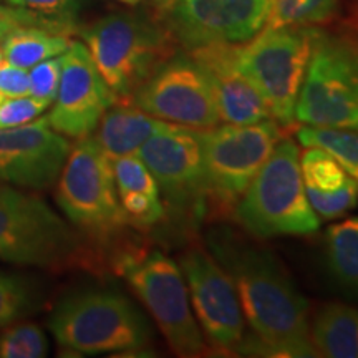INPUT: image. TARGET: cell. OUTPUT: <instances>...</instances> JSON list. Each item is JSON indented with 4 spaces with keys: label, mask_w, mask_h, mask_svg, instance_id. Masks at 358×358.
Segmentation results:
<instances>
[{
    "label": "cell",
    "mask_w": 358,
    "mask_h": 358,
    "mask_svg": "<svg viewBox=\"0 0 358 358\" xmlns=\"http://www.w3.org/2000/svg\"><path fill=\"white\" fill-rule=\"evenodd\" d=\"M206 243L231 277L252 329L244 334L236 355L319 357L310 340L308 303L279 259L224 226L213 227Z\"/></svg>",
    "instance_id": "cell-1"
},
{
    "label": "cell",
    "mask_w": 358,
    "mask_h": 358,
    "mask_svg": "<svg viewBox=\"0 0 358 358\" xmlns=\"http://www.w3.org/2000/svg\"><path fill=\"white\" fill-rule=\"evenodd\" d=\"M90 245L42 198L0 187V261L55 271L90 267L96 261Z\"/></svg>",
    "instance_id": "cell-2"
},
{
    "label": "cell",
    "mask_w": 358,
    "mask_h": 358,
    "mask_svg": "<svg viewBox=\"0 0 358 358\" xmlns=\"http://www.w3.org/2000/svg\"><path fill=\"white\" fill-rule=\"evenodd\" d=\"M50 330L64 350L78 355L138 352L153 342V329L123 294L90 289L65 297L53 310Z\"/></svg>",
    "instance_id": "cell-3"
},
{
    "label": "cell",
    "mask_w": 358,
    "mask_h": 358,
    "mask_svg": "<svg viewBox=\"0 0 358 358\" xmlns=\"http://www.w3.org/2000/svg\"><path fill=\"white\" fill-rule=\"evenodd\" d=\"M236 221L250 236L272 239L308 236L319 231L320 219L306 194L301 151L292 140H282L259 169L243 198L234 206Z\"/></svg>",
    "instance_id": "cell-4"
},
{
    "label": "cell",
    "mask_w": 358,
    "mask_h": 358,
    "mask_svg": "<svg viewBox=\"0 0 358 358\" xmlns=\"http://www.w3.org/2000/svg\"><path fill=\"white\" fill-rule=\"evenodd\" d=\"M80 34L116 96H133L173 57L169 32L140 13H110Z\"/></svg>",
    "instance_id": "cell-5"
},
{
    "label": "cell",
    "mask_w": 358,
    "mask_h": 358,
    "mask_svg": "<svg viewBox=\"0 0 358 358\" xmlns=\"http://www.w3.org/2000/svg\"><path fill=\"white\" fill-rule=\"evenodd\" d=\"M317 30L315 27L264 29L234 48L237 69L257 88L280 127L295 122V105Z\"/></svg>",
    "instance_id": "cell-6"
},
{
    "label": "cell",
    "mask_w": 358,
    "mask_h": 358,
    "mask_svg": "<svg viewBox=\"0 0 358 358\" xmlns=\"http://www.w3.org/2000/svg\"><path fill=\"white\" fill-rule=\"evenodd\" d=\"M57 182L58 208L92 243L108 244L129 226L111 161L93 138H82L71 148Z\"/></svg>",
    "instance_id": "cell-7"
},
{
    "label": "cell",
    "mask_w": 358,
    "mask_h": 358,
    "mask_svg": "<svg viewBox=\"0 0 358 358\" xmlns=\"http://www.w3.org/2000/svg\"><path fill=\"white\" fill-rule=\"evenodd\" d=\"M295 122L302 127L358 129V47L317 30Z\"/></svg>",
    "instance_id": "cell-8"
},
{
    "label": "cell",
    "mask_w": 358,
    "mask_h": 358,
    "mask_svg": "<svg viewBox=\"0 0 358 358\" xmlns=\"http://www.w3.org/2000/svg\"><path fill=\"white\" fill-rule=\"evenodd\" d=\"M116 267L145 303L168 345L179 357L204 355V335L192 313L181 267L159 250L124 252Z\"/></svg>",
    "instance_id": "cell-9"
},
{
    "label": "cell",
    "mask_w": 358,
    "mask_h": 358,
    "mask_svg": "<svg viewBox=\"0 0 358 358\" xmlns=\"http://www.w3.org/2000/svg\"><path fill=\"white\" fill-rule=\"evenodd\" d=\"M136 155L158 182L164 209L173 222L186 231L199 227L211 199L198 129L169 123Z\"/></svg>",
    "instance_id": "cell-10"
},
{
    "label": "cell",
    "mask_w": 358,
    "mask_h": 358,
    "mask_svg": "<svg viewBox=\"0 0 358 358\" xmlns=\"http://www.w3.org/2000/svg\"><path fill=\"white\" fill-rule=\"evenodd\" d=\"M211 204L234 208L259 169L282 140L280 124L268 118L252 124H226L201 131Z\"/></svg>",
    "instance_id": "cell-11"
},
{
    "label": "cell",
    "mask_w": 358,
    "mask_h": 358,
    "mask_svg": "<svg viewBox=\"0 0 358 358\" xmlns=\"http://www.w3.org/2000/svg\"><path fill=\"white\" fill-rule=\"evenodd\" d=\"M131 98L148 115L178 127L209 129L221 123L211 83L191 55H173Z\"/></svg>",
    "instance_id": "cell-12"
},
{
    "label": "cell",
    "mask_w": 358,
    "mask_h": 358,
    "mask_svg": "<svg viewBox=\"0 0 358 358\" xmlns=\"http://www.w3.org/2000/svg\"><path fill=\"white\" fill-rule=\"evenodd\" d=\"M179 267L204 338L214 350L236 353L245 334V319L231 277L209 250L199 248L182 252Z\"/></svg>",
    "instance_id": "cell-13"
},
{
    "label": "cell",
    "mask_w": 358,
    "mask_h": 358,
    "mask_svg": "<svg viewBox=\"0 0 358 358\" xmlns=\"http://www.w3.org/2000/svg\"><path fill=\"white\" fill-rule=\"evenodd\" d=\"M268 10L271 0H173L163 15L169 34L194 50L249 42L264 30Z\"/></svg>",
    "instance_id": "cell-14"
},
{
    "label": "cell",
    "mask_w": 358,
    "mask_h": 358,
    "mask_svg": "<svg viewBox=\"0 0 358 358\" xmlns=\"http://www.w3.org/2000/svg\"><path fill=\"white\" fill-rule=\"evenodd\" d=\"M116 96L103 80L87 45L71 40L62 53V75L48 124L66 138L82 140L95 133Z\"/></svg>",
    "instance_id": "cell-15"
},
{
    "label": "cell",
    "mask_w": 358,
    "mask_h": 358,
    "mask_svg": "<svg viewBox=\"0 0 358 358\" xmlns=\"http://www.w3.org/2000/svg\"><path fill=\"white\" fill-rule=\"evenodd\" d=\"M70 151V141L48 124L47 116L0 128V179L25 189H48L60 178Z\"/></svg>",
    "instance_id": "cell-16"
},
{
    "label": "cell",
    "mask_w": 358,
    "mask_h": 358,
    "mask_svg": "<svg viewBox=\"0 0 358 358\" xmlns=\"http://www.w3.org/2000/svg\"><path fill=\"white\" fill-rule=\"evenodd\" d=\"M234 48L236 45H208L189 50L211 83L221 123L252 124L272 118L261 93L237 69Z\"/></svg>",
    "instance_id": "cell-17"
},
{
    "label": "cell",
    "mask_w": 358,
    "mask_h": 358,
    "mask_svg": "<svg viewBox=\"0 0 358 358\" xmlns=\"http://www.w3.org/2000/svg\"><path fill=\"white\" fill-rule=\"evenodd\" d=\"M301 173L308 203L319 219H337L358 204V185L322 148H306Z\"/></svg>",
    "instance_id": "cell-18"
},
{
    "label": "cell",
    "mask_w": 358,
    "mask_h": 358,
    "mask_svg": "<svg viewBox=\"0 0 358 358\" xmlns=\"http://www.w3.org/2000/svg\"><path fill=\"white\" fill-rule=\"evenodd\" d=\"M169 123L143 111L131 96H118L105 111L95 129L93 140L98 143L110 161L127 155H136L138 150L153 134Z\"/></svg>",
    "instance_id": "cell-19"
},
{
    "label": "cell",
    "mask_w": 358,
    "mask_h": 358,
    "mask_svg": "<svg viewBox=\"0 0 358 358\" xmlns=\"http://www.w3.org/2000/svg\"><path fill=\"white\" fill-rule=\"evenodd\" d=\"M310 340L319 357L358 358V308L327 303L313 317Z\"/></svg>",
    "instance_id": "cell-20"
},
{
    "label": "cell",
    "mask_w": 358,
    "mask_h": 358,
    "mask_svg": "<svg viewBox=\"0 0 358 358\" xmlns=\"http://www.w3.org/2000/svg\"><path fill=\"white\" fill-rule=\"evenodd\" d=\"M325 262L337 287L358 297V216L327 229Z\"/></svg>",
    "instance_id": "cell-21"
},
{
    "label": "cell",
    "mask_w": 358,
    "mask_h": 358,
    "mask_svg": "<svg viewBox=\"0 0 358 358\" xmlns=\"http://www.w3.org/2000/svg\"><path fill=\"white\" fill-rule=\"evenodd\" d=\"M0 43L7 64L29 70L40 62L65 53L71 40L69 35L43 27H22L6 35Z\"/></svg>",
    "instance_id": "cell-22"
},
{
    "label": "cell",
    "mask_w": 358,
    "mask_h": 358,
    "mask_svg": "<svg viewBox=\"0 0 358 358\" xmlns=\"http://www.w3.org/2000/svg\"><path fill=\"white\" fill-rule=\"evenodd\" d=\"M297 140L303 148L315 146L332 155L358 185V129L302 127Z\"/></svg>",
    "instance_id": "cell-23"
},
{
    "label": "cell",
    "mask_w": 358,
    "mask_h": 358,
    "mask_svg": "<svg viewBox=\"0 0 358 358\" xmlns=\"http://www.w3.org/2000/svg\"><path fill=\"white\" fill-rule=\"evenodd\" d=\"M340 0H271L267 24L277 27H313L332 19Z\"/></svg>",
    "instance_id": "cell-24"
},
{
    "label": "cell",
    "mask_w": 358,
    "mask_h": 358,
    "mask_svg": "<svg viewBox=\"0 0 358 358\" xmlns=\"http://www.w3.org/2000/svg\"><path fill=\"white\" fill-rule=\"evenodd\" d=\"M48 352V340L35 324L13 325L0 334L2 358H40Z\"/></svg>",
    "instance_id": "cell-25"
},
{
    "label": "cell",
    "mask_w": 358,
    "mask_h": 358,
    "mask_svg": "<svg viewBox=\"0 0 358 358\" xmlns=\"http://www.w3.org/2000/svg\"><path fill=\"white\" fill-rule=\"evenodd\" d=\"M115 185L118 196L127 192H143L150 196H161L158 182L138 155H127L111 161Z\"/></svg>",
    "instance_id": "cell-26"
},
{
    "label": "cell",
    "mask_w": 358,
    "mask_h": 358,
    "mask_svg": "<svg viewBox=\"0 0 358 358\" xmlns=\"http://www.w3.org/2000/svg\"><path fill=\"white\" fill-rule=\"evenodd\" d=\"M15 7L32 10L50 20L62 34L70 35L77 30V20L88 0H6Z\"/></svg>",
    "instance_id": "cell-27"
},
{
    "label": "cell",
    "mask_w": 358,
    "mask_h": 358,
    "mask_svg": "<svg viewBox=\"0 0 358 358\" xmlns=\"http://www.w3.org/2000/svg\"><path fill=\"white\" fill-rule=\"evenodd\" d=\"M32 303V294L20 277L0 272V327L20 319Z\"/></svg>",
    "instance_id": "cell-28"
},
{
    "label": "cell",
    "mask_w": 358,
    "mask_h": 358,
    "mask_svg": "<svg viewBox=\"0 0 358 358\" xmlns=\"http://www.w3.org/2000/svg\"><path fill=\"white\" fill-rule=\"evenodd\" d=\"M30 95L47 103L55 101L62 75V55L48 58L30 69Z\"/></svg>",
    "instance_id": "cell-29"
},
{
    "label": "cell",
    "mask_w": 358,
    "mask_h": 358,
    "mask_svg": "<svg viewBox=\"0 0 358 358\" xmlns=\"http://www.w3.org/2000/svg\"><path fill=\"white\" fill-rule=\"evenodd\" d=\"M47 108V103L32 95L3 98L0 103V128H13L34 122Z\"/></svg>",
    "instance_id": "cell-30"
},
{
    "label": "cell",
    "mask_w": 358,
    "mask_h": 358,
    "mask_svg": "<svg viewBox=\"0 0 358 358\" xmlns=\"http://www.w3.org/2000/svg\"><path fill=\"white\" fill-rule=\"evenodd\" d=\"M22 27H43V29L62 34L50 20L43 19L38 13L22 7L10 6V3L0 6V40L13 32V30L22 29Z\"/></svg>",
    "instance_id": "cell-31"
},
{
    "label": "cell",
    "mask_w": 358,
    "mask_h": 358,
    "mask_svg": "<svg viewBox=\"0 0 358 358\" xmlns=\"http://www.w3.org/2000/svg\"><path fill=\"white\" fill-rule=\"evenodd\" d=\"M0 93L3 96L30 95V75L25 69L7 64L0 65Z\"/></svg>",
    "instance_id": "cell-32"
},
{
    "label": "cell",
    "mask_w": 358,
    "mask_h": 358,
    "mask_svg": "<svg viewBox=\"0 0 358 358\" xmlns=\"http://www.w3.org/2000/svg\"><path fill=\"white\" fill-rule=\"evenodd\" d=\"M173 3V0H155V6H156V8H158V10L161 12V13H164L169 8V6H171Z\"/></svg>",
    "instance_id": "cell-33"
},
{
    "label": "cell",
    "mask_w": 358,
    "mask_h": 358,
    "mask_svg": "<svg viewBox=\"0 0 358 358\" xmlns=\"http://www.w3.org/2000/svg\"><path fill=\"white\" fill-rule=\"evenodd\" d=\"M120 2H123V3H128V6H134V3L141 2V0H120Z\"/></svg>",
    "instance_id": "cell-34"
},
{
    "label": "cell",
    "mask_w": 358,
    "mask_h": 358,
    "mask_svg": "<svg viewBox=\"0 0 358 358\" xmlns=\"http://www.w3.org/2000/svg\"><path fill=\"white\" fill-rule=\"evenodd\" d=\"M3 62V50H2V43H0V65H2Z\"/></svg>",
    "instance_id": "cell-35"
},
{
    "label": "cell",
    "mask_w": 358,
    "mask_h": 358,
    "mask_svg": "<svg viewBox=\"0 0 358 358\" xmlns=\"http://www.w3.org/2000/svg\"><path fill=\"white\" fill-rule=\"evenodd\" d=\"M3 98H7V96H3V95H2V93H0V103H2V101H3Z\"/></svg>",
    "instance_id": "cell-36"
}]
</instances>
